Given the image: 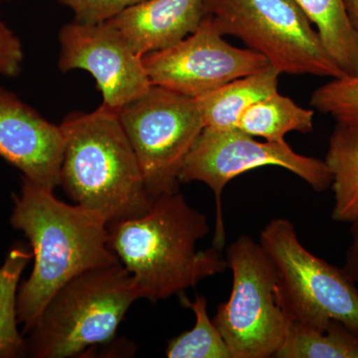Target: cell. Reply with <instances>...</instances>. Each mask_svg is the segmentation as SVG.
<instances>
[{"label":"cell","mask_w":358,"mask_h":358,"mask_svg":"<svg viewBox=\"0 0 358 358\" xmlns=\"http://www.w3.org/2000/svg\"><path fill=\"white\" fill-rule=\"evenodd\" d=\"M275 357L358 358V329L336 320L322 331L291 326Z\"/></svg>","instance_id":"obj_19"},{"label":"cell","mask_w":358,"mask_h":358,"mask_svg":"<svg viewBox=\"0 0 358 358\" xmlns=\"http://www.w3.org/2000/svg\"><path fill=\"white\" fill-rule=\"evenodd\" d=\"M222 35H232L280 73L341 78L345 72L293 0H204Z\"/></svg>","instance_id":"obj_6"},{"label":"cell","mask_w":358,"mask_h":358,"mask_svg":"<svg viewBox=\"0 0 358 358\" xmlns=\"http://www.w3.org/2000/svg\"><path fill=\"white\" fill-rule=\"evenodd\" d=\"M64 138L25 102L0 87V157L23 173V178L53 190L60 185Z\"/></svg>","instance_id":"obj_12"},{"label":"cell","mask_w":358,"mask_h":358,"mask_svg":"<svg viewBox=\"0 0 358 358\" xmlns=\"http://www.w3.org/2000/svg\"><path fill=\"white\" fill-rule=\"evenodd\" d=\"M117 115L150 199L179 192L183 164L204 129L196 100L152 86Z\"/></svg>","instance_id":"obj_8"},{"label":"cell","mask_w":358,"mask_h":358,"mask_svg":"<svg viewBox=\"0 0 358 358\" xmlns=\"http://www.w3.org/2000/svg\"><path fill=\"white\" fill-rule=\"evenodd\" d=\"M331 173L334 220L358 219V124L336 122L324 160Z\"/></svg>","instance_id":"obj_15"},{"label":"cell","mask_w":358,"mask_h":358,"mask_svg":"<svg viewBox=\"0 0 358 358\" xmlns=\"http://www.w3.org/2000/svg\"><path fill=\"white\" fill-rule=\"evenodd\" d=\"M64 138L60 185L75 204L108 224L143 216L152 200L117 110L101 105L61 122Z\"/></svg>","instance_id":"obj_3"},{"label":"cell","mask_w":358,"mask_h":358,"mask_svg":"<svg viewBox=\"0 0 358 358\" xmlns=\"http://www.w3.org/2000/svg\"><path fill=\"white\" fill-rule=\"evenodd\" d=\"M226 261L232 271V291L212 322L234 358L275 357L291 324L278 301L272 261L247 235L228 247Z\"/></svg>","instance_id":"obj_7"},{"label":"cell","mask_w":358,"mask_h":358,"mask_svg":"<svg viewBox=\"0 0 358 358\" xmlns=\"http://www.w3.org/2000/svg\"><path fill=\"white\" fill-rule=\"evenodd\" d=\"M14 229L23 232L32 248L33 270L18 289L17 320L29 334L47 303L71 279L120 263L109 245L108 222L80 205H69L23 178L14 196L10 216Z\"/></svg>","instance_id":"obj_1"},{"label":"cell","mask_w":358,"mask_h":358,"mask_svg":"<svg viewBox=\"0 0 358 358\" xmlns=\"http://www.w3.org/2000/svg\"><path fill=\"white\" fill-rule=\"evenodd\" d=\"M138 294L121 263L92 268L52 296L29 331L26 355L66 358L109 343Z\"/></svg>","instance_id":"obj_4"},{"label":"cell","mask_w":358,"mask_h":358,"mask_svg":"<svg viewBox=\"0 0 358 358\" xmlns=\"http://www.w3.org/2000/svg\"><path fill=\"white\" fill-rule=\"evenodd\" d=\"M180 303L194 313L196 322L190 331H185L167 343L169 358H234L229 346L208 315L207 299L196 296L192 301L183 293Z\"/></svg>","instance_id":"obj_20"},{"label":"cell","mask_w":358,"mask_h":358,"mask_svg":"<svg viewBox=\"0 0 358 358\" xmlns=\"http://www.w3.org/2000/svg\"><path fill=\"white\" fill-rule=\"evenodd\" d=\"M1 1H11V0H1Z\"/></svg>","instance_id":"obj_26"},{"label":"cell","mask_w":358,"mask_h":358,"mask_svg":"<svg viewBox=\"0 0 358 358\" xmlns=\"http://www.w3.org/2000/svg\"><path fill=\"white\" fill-rule=\"evenodd\" d=\"M74 13V21L81 23L107 22L129 7L145 0H58Z\"/></svg>","instance_id":"obj_22"},{"label":"cell","mask_w":358,"mask_h":358,"mask_svg":"<svg viewBox=\"0 0 358 358\" xmlns=\"http://www.w3.org/2000/svg\"><path fill=\"white\" fill-rule=\"evenodd\" d=\"M279 72L272 65L238 78L199 99H195L205 129H236L242 114L253 103L277 93Z\"/></svg>","instance_id":"obj_14"},{"label":"cell","mask_w":358,"mask_h":358,"mask_svg":"<svg viewBox=\"0 0 358 358\" xmlns=\"http://www.w3.org/2000/svg\"><path fill=\"white\" fill-rule=\"evenodd\" d=\"M259 243L274 266L278 301L291 326L322 331L336 320L358 329L357 285L306 249L289 219L270 221Z\"/></svg>","instance_id":"obj_5"},{"label":"cell","mask_w":358,"mask_h":358,"mask_svg":"<svg viewBox=\"0 0 358 358\" xmlns=\"http://www.w3.org/2000/svg\"><path fill=\"white\" fill-rule=\"evenodd\" d=\"M204 16V0H145L108 22L145 56L189 36Z\"/></svg>","instance_id":"obj_13"},{"label":"cell","mask_w":358,"mask_h":358,"mask_svg":"<svg viewBox=\"0 0 358 358\" xmlns=\"http://www.w3.org/2000/svg\"><path fill=\"white\" fill-rule=\"evenodd\" d=\"M282 167L305 180L315 192L331 185V171L326 162L296 154L285 141L260 143L240 129H203L186 157L180 183L201 181L215 196L216 223L212 246L221 251L225 245L221 195L226 185L240 174L258 167Z\"/></svg>","instance_id":"obj_9"},{"label":"cell","mask_w":358,"mask_h":358,"mask_svg":"<svg viewBox=\"0 0 358 358\" xmlns=\"http://www.w3.org/2000/svg\"><path fill=\"white\" fill-rule=\"evenodd\" d=\"M343 2L350 24L358 34V0H343Z\"/></svg>","instance_id":"obj_25"},{"label":"cell","mask_w":358,"mask_h":358,"mask_svg":"<svg viewBox=\"0 0 358 358\" xmlns=\"http://www.w3.org/2000/svg\"><path fill=\"white\" fill-rule=\"evenodd\" d=\"M310 103L336 122L358 124V73L334 78L313 92Z\"/></svg>","instance_id":"obj_21"},{"label":"cell","mask_w":358,"mask_h":358,"mask_svg":"<svg viewBox=\"0 0 358 358\" xmlns=\"http://www.w3.org/2000/svg\"><path fill=\"white\" fill-rule=\"evenodd\" d=\"M108 228L110 249L131 275L140 299L167 300L228 268L213 246L197 250L210 227L179 192L157 197L143 216Z\"/></svg>","instance_id":"obj_2"},{"label":"cell","mask_w":358,"mask_h":358,"mask_svg":"<svg viewBox=\"0 0 358 358\" xmlns=\"http://www.w3.org/2000/svg\"><path fill=\"white\" fill-rule=\"evenodd\" d=\"M59 69L90 73L110 109H122L152 87L143 56L108 21L68 23L59 32Z\"/></svg>","instance_id":"obj_11"},{"label":"cell","mask_w":358,"mask_h":358,"mask_svg":"<svg viewBox=\"0 0 358 358\" xmlns=\"http://www.w3.org/2000/svg\"><path fill=\"white\" fill-rule=\"evenodd\" d=\"M313 110L296 105L289 96L277 93L266 96L245 110L237 129L267 141H285L291 131L308 134L313 128Z\"/></svg>","instance_id":"obj_17"},{"label":"cell","mask_w":358,"mask_h":358,"mask_svg":"<svg viewBox=\"0 0 358 358\" xmlns=\"http://www.w3.org/2000/svg\"><path fill=\"white\" fill-rule=\"evenodd\" d=\"M352 224V244L346 252L345 263L343 268L355 284L358 285V219Z\"/></svg>","instance_id":"obj_24"},{"label":"cell","mask_w":358,"mask_h":358,"mask_svg":"<svg viewBox=\"0 0 358 358\" xmlns=\"http://www.w3.org/2000/svg\"><path fill=\"white\" fill-rule=\"evenodd\" d=\"M23 62L24 49L22 42L6 24L0 13V76H18L22 69Z\"/></svg>","instance_id":"obj_23"},{"label":"cell","mask_w":358,"mask_h":358,"mask_svg":"<svg viewBox=\"0 0 358 358\" xmlns=\"http://www.w3.org/2000/svg\"><path fill=\"white\" fill-rule=\"evenodd\" d=\"M312 24L322 43L345 75L358 73V34L350 24L343 0H293Z\"/></svg>","instance_id":"obj_16"},{"label":"cell","mask_w":358,"mask_h":358,"mask_svg":"<svg viewBox=\"0 0 358 358\" xmlns=\"http://www.w3.org/2000/svg\"><path fill=\"white\" fill-rule=\"evenodd\" d=\"M32 258L29 247L17 242L0 267V358L26 355V341L17 327V294L21 275Z\"/></svg>","instance_id":"obj_18"},{"label":"cell","mask_w":358,"mask_h":358,"mask_svg":"<svg viewBox=\"0 0 358 358\" xmlns=\"http://www.w3.org/2000/svg\"><path fill=\"white\" fill-rule=\"evenodd\" d=\"M209 15L173 46L143 56L152 86L199 99L268 64L261 54L227 43Z\"/></svg>","instance_id":"obj_10"}]
</instances>
